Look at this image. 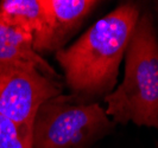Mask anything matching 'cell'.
Instances as JSON below:
<instances>
[{
    "instance_id": "cell-1",
    "label": "cell",
    "mask_w": 158,
    "mask_h": 148,
    "mask_svg": "<svg viewBox=\"0 0 158 148\" xmlns=\"http://www.w3.org/2000/svg\"><path fill=\"white\" fill-rule=\"evenodd\" d=\"M139 17L140 10L135 4L119 5L70 46L56 52L71 96L90 103L113 91Z\"/></svg>"
},
{
    "instance_id": "cell-2",
    "label": "cell",
    "mask_w": 158,
    "mask_h": 148,
    "mask_svg": "<svg viewBox=\"0 0 158 148\" xmlns=\"http://www.w3.org/2000/svg\"><path fill=\"white\" fill-rule=\"evenodd\" d=\"M125 75L103 98L114 123L158 129V39L150 13L140 14L125 51Z\"/></svg>"
},
{
    "instance_id": "cell-3",
    "label": "cell",
    "mask_w": 158,
    "mask_h": 148,
    "mask_svg": "<svg viewBox=\"0 0 158 148\" xmlns=\"http://www.w3.org/2000/svg\"><path fill=\"white\" fill-rule=\"evenodd\" d=\"M114 122L98 102L58 95L40 104L32 129V148H90L113 130Z\"/></svg>"
},
{
    "instance_id": "cell-4",
    "label": "cell",
    "mask_w": 158,
    "mask_h": 148,
    "mask_svg": "<svg viewBox=\"0 0 158 148\" xmlns=\"http://www.w3.org/2000/svg\"><path fill=\"white\" fill-rule=\"evenodd\" d=\"M63 94L60 79L49 77L32 63H0V115L12 121L32 148L33 121L38 108Z\"/></svg>"
},
{
    "instance_id": "cell-5",
    "label": "cell",
    "mask_w": 158,
    "mask_h": 148,
    "mask_svg": "<svg viewBox=\"0 0 158 148\" xmlns=\"http://www.w3.org/2000/svg\"><path fill=\"white\" fill-rule=\"evenodd\" d=\"M44 26L33 36L36 54L57 52L64 49L67 42L80 29L99 1L93 0H43Z\"/></svg>"
},
{
    "instance_id": "cell-6",
    "label": "cell",
    "mask_w": 158,
    "mask_h": 148,
    "mask_svg": "<svg viewBox=\"0 0 158 148\" xmlns=\"http://www.w3.org/2000/svg\"><path fill=\"white\" fill-rule=\"evenodd\" d=\"M2 62L32 63L47 76L61 79V76L33 50V36L10 25L0 17V63Z\"/></svg>"
},
{
    "instance_id": "cell-7",
    "label": "cell",
    "mask_w": 158,
    "mask_h": 148,
    "mask_svg": "<svg viewBox=\"0 0 158 148\" xmlns=\"http://www.w3.org/2000/svg\"><path fill=\"white\" fill-rule=\"evenodd\" d=\"M0 17L10 25L35 36L44 26V2L43 0H2Z\"/></svg>"
},
{
    "instance_id": "cell-8",
    "label": "cell",
    "mask_w": 158,
    "mask_h": 148,
    "mask_svg": "<svg viewBox=\"0 0 158 148\" xmlns=\"http://www.w3.org/2000/svg\"><path fill=\"white\" fill-rule=\"evenodd\" d=\"M0 148H30L22 139L17 126L0 115Z\"/></svg>"
}]
</instances>
